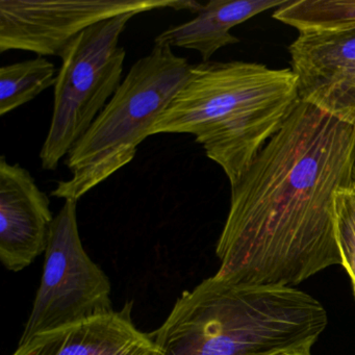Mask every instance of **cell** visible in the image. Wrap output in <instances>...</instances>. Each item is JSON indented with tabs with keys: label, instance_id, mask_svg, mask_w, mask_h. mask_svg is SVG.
<instances>
[{
	"label": "cell",
	"instance_id": "1",
	"mask_svg": "<svg viewBox=\"0 0 355 355\" xmlns=\"http://www.w3.org/2000/svg\"><path fill=\"white\" fill-rule=\"evenodd\" d=\"M355 124L301 101L232 188L216 275L288 286L342 265L334 197L353 182Z\"/></svg>",
	"mask_w": 355,
	"mask_h": 355
},
{
	"label": "cell",
	"instance_id": "2",
	"mask_svg": "<svg viewBox=\"0 0 355 355\" xmlns=\"http://www.w3.org/2000/svg\"><path fill=\"white\" fill-rule=\"evenodd\" d=\"M292 69L252 62L191 65L150 136L189 134L234 187L300 105Z\"/></svg>",
	"mask_w": 355,
	"mask_h": 355
},
{
	"label": "cell",
	"instance_id": "3",
	"mask_svg": "<svg viewBox=\"0 0 355 355\" xmlns=\"http://www.w3.org/2000/svg\"><path fill=\"white\" fill-rule=\"evenodd\" d=\"M327 324L323 305L302 291L215 274L182 293L150 336L155 355H277L311 350Z\"/></svg>",
	"mask_w": 355,
	"mask_h": 355
},
{
	"label": "cell",
	"instance_id": "4",
	"mask_svg": "<svg viewBox=\"0 0 355 355\" xmlns=\"http://www.w3.org/2000/svg\"><path fill=\"white\" fill-rule=\"evenodd\" d=\"M190 68L187 59L170 46L155 44L148 55L139 59L68 153L65 164L71 178L60 182L51 196L78 201L128 165L139 145L150 137Z\"/></svg>",
	"mask_w": 355,
	"mask_h": 355
},
{
	"label": "cell",
	"instance_id": "5",
	"mask_svg": "<svg viewBox=\"0 0 355 355\" xmlns=\"http://www.w3.org/2000/svg\"><path fill=\"white\" fill-rule=\"evenodd\" d=\"M272 17L298 32L288 53L301 101L355 124V0H288Z\"/></svg>",
	"mask_w": 355,
	"mask_h": 355
},
{
	"label": "cell",
	"instance_id": "6",
	"mask_svg": "<svg viewBox=\"0 0 355 355\" xmlns=\"http://www.w3.org/2000/svg\"><path fill=\"white\" fill-rule=\"evenodd\" d=\"M135 16L126 14L91 26L60 55L53 117L40 151L42 169H57L119 88L126 57L120 37Z\"/></svg>",
	"mask_w": 355,
	"mask_h": 355
},
{
	"label": "cell",
	"instance_id": "7",
	"mask_svg": "<svg viewBox=\"0 0 355 355\" xmlns=\"http://www.w3.org/2000/svg\"><path fill=\"white\" fill-rule=\"evenodd\" d=\"M44 254L40 286L19 343L114 311L111 282L80 240L78 201L65 200L55 216Z\"/></svg>",
	"mask_w": 355,
	"mask_h": 355
},
{
	"label": "cell",
	"instance_id": "8",
	"mask_svg": "<svg viewBox=\"0 0 355 355\" xmlns=\"http://www.w3.org/2000/svg\"><path fill=\"white\" fill-rule=\"evenodd\" d=\"M188 0H0V53L24 51L60 57L83 32L105 20L155 10H188Z\"/></svg>",
	"mask_w": 355,
	"mask_h": 355
},
{
	"label": "cell",
	"instance_id": "9",
	"mask_svg": "<svg viewBox=\"0 0 355 355\" xmlns=\"http://www.w3.org/2000/svg\"><path fill=\"white\" fill-rule=\"evenodd\" d=\"M55 217L49 196L32 174L5 155L0 159V259L19 272L46 250Z\"/></svg>",
	"mask_w": 355,
	"mask_h": 355
},
{
	"label": "cell",
	"instance_id": "10",
	"mask_svg": "<svg viewBox=\"0 0 355 355\" xmlns=\"http://www.w3.org/2000/svg\"><path fill=\"white\" fill-rule=\"evenodd\" d=\"M132 307L36 334L13 355H155L153 338L135 325Z\"/></svg>",
	"mask_w": 355,
	"mask_h": 355
},
{
	"label": "cell",
	"instance_id": "11",
	"mask_svg": "<svg viewBox=\"0 0 355 355\" xmlns=\"http://www.w3.org/2000/svg\"><path fill=\"white\" fill-rule=\"evenodd\" d=\"M288 0H211L203 5L196 17L178 26H172L157 35L155 45L180 47L195 51L202 62L223 47L236 44L240 39L230 31L243 22L286 5Z\"/></svg>",
	"mask_w": 355,
	"mask_h": 355
},
{
	"label": "cell",
	"instance_id": "12",
	"mask_svg": "<svg viewBox=\"0 0 355 355\" xmlns=\"http://www.w3.org/2000/svg\"><path fill=\"white\" fill-rule=\"evenodd\" d=\"M55 67L44 57L0 68V116L7 115L34 101L55 86Z\"/></svg>",
	"mask_w": 355,
	"mask_h": 355
},
{
	"label": "cell",
	"instance_id": "13",
	"mask_svg": "<svg viewBox=\"0 0 355 355\" xmlns=\"http://www.w3.org/2000/svg\"><path fill=\"white\" fill-rule=\"evenodd\" d=\"M334 227L342 266L355 294V184L340 189L334 197Z\"/></svg>",
	"mask_w": 355,
	"mask_h": 355
},
{
	"label": "cell",
	"instance_id": "14",
	"mask_svg": "<svg viewBox=\"0 0 355 355\" xmlns=\"http://www.w3.org/2000/svg\"><path fill=\"white\" fill-rule=\"evenodd\" d=\"M277 355H311V350L288 351V352L280 353Z\"/></svg>",
	"mask_w": 355,
	"mask_h": 355
},
{
	"label": "cell",
	"instance_id": "15",
	"mask_svg": "<svg viewBox=\"0 0 355 355\" xmlns=\"http://www.w3.org/2000/svg\"><path fill=\"white\" fill-rule=\"evenodd\" d=\"M353 182H354V184H355V161H354V166H353Z\"/></svg>",
	"mask_w": 355,
	"mask_h": 355
},
{
	"label": "cell",
	"instance_id": "16",
	"mask_svg": "<svg viewBox=\"0 0 355 355\" xmlns=\"http://www.w3.org/2000/svg\"><path fill=\"white\" fill-rule=\"evenodd\" d=\"M354 296H355V294H354Z\"/></svg>",
	"mask_w": 355,
	"mask_h": 355
}]
</instances>
